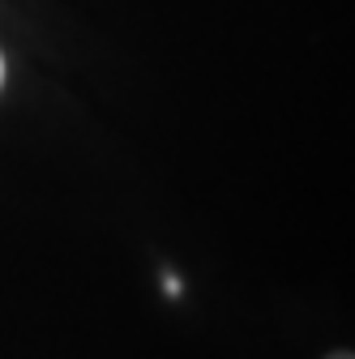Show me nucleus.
Listing matches in <instances>:
<instances>
[{"mask_svg":"<svg viewBox=\"0 0 355 359\" xmlns=\"http://www.w3.org/2000/svg\"><path fill=\"white\" fill-rule=\"evenodd\" d=\"M326 359H355V355H347V351H334V355H326Z\"/></svg>","mask_w":355,"mask_h":359,"instance_id":"f257e3e1","label":"nucleus"},{"mask_svg":"<svg viewBox=\"0 0 355 359\" xmlns=\"http://www.w3.org/2000/svg\"><path fill=\"white\" fill-rule=\"evenodd\" d=\"M0 81H5V56H0Z\"/></svg>","mask_w":355,"mask_h":359,"instance_id":"f03ea898","label":"nucleus"}]
</instances>
